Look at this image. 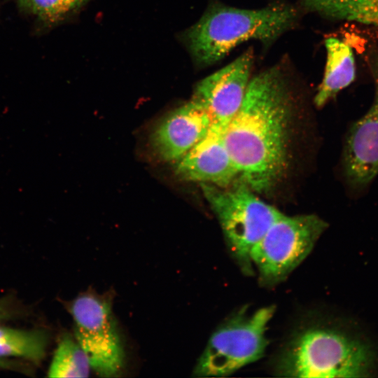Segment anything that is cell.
<instances>
[{
	"label": "cell",
	"mask_w": 378,
	"mask_h": 378,
	"mask_svg": "<svg viewBox=\"0 0 378 378\" xmlns=\"http://www.w3.org/2000/svg\"><path fill=\"white\" fill-rule=\"evenodd\" d=\"M225 128L211 122L206 135L178 161L176 174L180 178L227 187L239 178L225 144Z\"/></svg>",
	"instance_id": "10"
},
{
	"label": "cell",
	"mask_w": 378,
	"mask_h": 378,
	"mask_svg": "<svg viewBox=\"0 0 378 378\" xmlns=\"http://www.w3.org/2000/svg\"><path fill=\"white\" fill-rule=\"evenodd\" d=\"M309 8L326 17L345 20L343 0H302Z\"/></svg>",
	"instance_id": "17"
},
{
	"label": "cell",
	"mask_w": 378,
	"mask_h": 378,
	"mask_svg": "<svg viewBox=\"0 0 378 378\" xmlns=\"http://www.w3.org/2000/svg\"><path fill=\"white\" fill-rule=\"evenodd\" d=\"M327 227V223L314 214H282L251 253L260 283L273 286L284 281L307 258Z\"/></svg>",
	"instance_id": "6"
},
{
	"label": "cell",
	"mask_w": 378,
	"mask_h": 378,
	"mask_svg": "<svg viewBox=\"0 0 378 378\" xmlns=\"http://www.w3.org/2000/svg\"><path fill=\"white\" fill-rule=\"evenodd\" d=\"M88 0H15L18 8L43 28L63 22Z\"/></svg>",
	"instance_id": "15"
},
{
	"label": "cell",
	"mask_w": 378,
	"mask_h": 378,
	"mask_svg": "<svg viewBox=\"0 0 378 378\" xmlns=\"http://www.w3.org/2000/svg\"><path fill=\"white\" fill-rule=\"evenodd\" d=\"M345 20L378 26V0H343Z\"/></svg>",
	"instance_id": "16"
},
{
	"label": "cell",
	"mask_w": 378,
	"mask_h": 378,
	"mask_svg": "<svg viewBox=\"0 0 378 378\" xmlns=\"http://www.w3.org/2000/svg\"><path fill=\"white\" fill-rule=\"evenodd\" d=\"M75 340L91 368L102 377L121 373L124 353L109 303L92 294L78 297L71 306Z\"/></svg>",
	"instance_id": "7"
},
{
	"label": "cell",
	"mask_w": 378,
	"mask_h": 378,
	"mask_svg": "<svg viewBox=\"0 0 378 378\" xmlns=\"http://www.w3.org/2000/svg\"><path fill=\"white\" fill-rule=\"evenodd\" d=\"M208 112L192 99L167 115L151 134V146L165 161H178L207 133Z\"/></svg>",
	"instance_id": "11"
},
{
	"label": "cell",
	"mask_w": 378,
	"mask_h": 378,
	"mask_svg": "<svg viewBox=\"0 0 378 378\" xmlns=\"http://www.w3.org/2000/svg\"><path fill=\"white\" fill-rule=\"evenodd\" d=\"M275 306L253 312L241 310L223 323L211 335L196 364V377H225L260 360L268 340L266 330Z\"/></svg>",
	"instance_id": "5"
},
{
	"label": "cell",
	"mask_w": 378,
	"mask_h": 378,
	"mask_svg": "<svg viewBox=\"0 0 378 378\" xmlns=\"http://www.w3.org/2000/svg\"><path fill=\"white\" fill-rule=\"evenodd\" d=\"M297 16L296 10L285 4L251 10L214 4L186 31L185 42L196 64L206 66L250 39L273 42L294 25Z\"/></svg>",
	"instance_id": "2"
},
{
	"label": "cell",
	"mask_w": 378,
	"mask_h": 378,
	"mask_svg": "<svg viewBox=\"0 0 378 378\" xmlns=\"http://www.w3.org/2000/svg\"><path fill=\"white\" fill-rule=\"evenodd\" d=\"M200 186L217 216L231 255L242 272L253 274L252 249L282 213L260 200L240 179L231 188L206 183H200Z\"/></svg>",
	"instance_id": "4"
},
{
	"label": "cell",
	"mask_w": 378,
	"mask_h": 378,
	"mask_svg": "<svg viewBox=\"0 0 378 378\" xmlns=\"http://www.w3.org/2000/svg\"><path fill=\"white\" fill-rule=\"evenodd\" d=\"M10 366H12L10 363L5 361V360H0V368H7Z\"/></svg>",
	"instance_id": "18"
},
{
	"label": "cell",
	"mask_w": 378,
	"mask_h": 378,
	"mask_svg": "<svg viewBox=\"0 0 378 378\" xmlns=\"http://www.w3.org/2000/svg\"><path fill=\"white\" fill-rule=\"evenodd\" d=\"M290 109L286 76L274 66L250 79L242 104L225 128L239 178L255 192L269 191L284 174Z\"/></svg>",
	"instance_id": "1"
},
{
	"label": "cell",
	"mask_w": 378,
	"mask_h": 378,
	"mask_svg": "<svg viewBox=\"0 0 378 378\" xmlns=\"http://www.w3.org/2000/svg\"><path fill=\"white\" fill-rule=\"evenodd\" d=\"M253 52L248 49L197 83L192 99L209 113L211 122L227 127L239 109L250 80Z\"/></svg>",
	"instance_id": "9"
},
{
	"label": "cell",
	"mask_w": 378,
	"mask_h": 378,
	"mask_svg": "<svg viewBox=\"0 0 378 378\" xmlns=\"http://www.w3.org/2000/svg\"><path fill=\"white\" fill-rule=\"evenodd\" d=\"M91 368L85 351L74 339L64 335L48 368L49 377H87Z\"/></svg>",
	"instance_id": "14"
},
{
	"label": "cell",
	"mask_w": 378,
	"mask_h": 378,
	"mask_svg": "<svg viewBox=\"0 0 378 378\" xmlns=\"http://www.w3.org/2000/svg\"><path fill=\"white\" fill-rule=\"evenodd\" d=\"M327 52L323 78L314 97L316 107L325 106L336 94L348 87L356 77L354 53L345 42L334 37L325 41Z\"/></svg>",
	"instance_id": "12"
},
{
	"label": "cell",
	"mask_w": 378,
	"mask_h": 378,
	"mask_svg": "<svg viewBox=\"0 0 378 378\" xmlns=\"http://www.w3.org/2000/svg\"><path fill=\"white\" fill-rule=\"evenodd\" d=\"M367 341L340 329L313 326L298 332L281 353L276 372L286 377H365L375 367Z\"/></svg>",
	"instance_id": "3"
},
{
	"label": "cell",
	"mask_w": 378,
	"mask_h": 378,
	"mask_svg": "<svg viewBox=\"0 0 378 378\" xmlns=\"http://www.w3.org/2000/svg\"><path fill=\"white\" fill-rule=\"evenodd\" d=\"M48 333L43 330H21L0 326V360L20 357L38 362L45 356Z\"/></svg>",
	"instance_id": "13"
},
{
	"label": "cell",
	"mask_w": 378,
	"mask_h": 378,
	"mask_svg": "<svg viewBox=\"0 0 378 378\" xmlns=\"http://www.w3.org/2000/svg\"><path fill=\"white\" fill-rule=\"evenodd\" d=\"M374 99L368 111L349 127L342 164L347 184L363 192L378 176V50L371 57Z\"/></svg>",
	"instance_id": "8"
}]
</instances>
